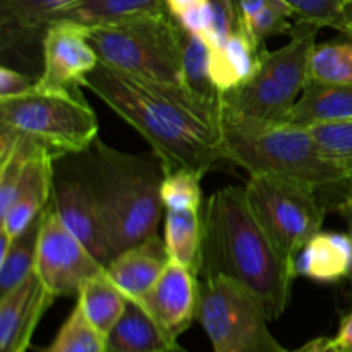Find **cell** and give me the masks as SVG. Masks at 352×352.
Returning a JSON list of instances; mask_svg holds the SVG:
<instances>
[{"label": "cell", "instance_id": "52a82bcc", "mask_svg": "<svg viewBox=\"0 0 352 352\" xmlns=\"http://www.w3.org/2000/svg\"><path fill=\"white\" fill-rule=\"evenodd\" d=\"M0 124L31 138L55 158L81 153L98 138V120L79 91L28 95L0 100Z\"/></svg>", "mask_w": 352, "mask_h": 352}, {"label": "cell", "instance_id": "277c9868", "mask_svg": "<svg viewBox=\"0 0 352 352\" xmlns=\"http://www.w3.org/2000/svg\"><path fill=\"white\" fill-rule=\"evenodd\" d=\"M105 217L112 258L157 236L165 167L155 153H126L96 138L86 174Z\"/></svg>", "mask_w": 352, "mask_h": 352}, {"label": "cell", "instance_id": "ac0fdd59", "mask_svg": "<svg viewBox=\"0 0 352 352\" xmlns=\"http://www.w3.org/2000/svg\"><path fill=\"white\" fill-rule=\"evenodd\" d=\"M352 268V241L349 234L318 230L294 258L296 277L333 284L347 278Z\"/></svg>", "mask_w": 352, "mask_h": 352}, {"label": "cell", "instance_id": "cb8c5ba5", "mask_svg": "<svg viewBox=\"0 0 352 352\" xmlns=\"http://www.w3.org/2000/svg\"><path fill=\"white\" fill-rule=\"evenodd\" d=\"M181 26V24H179ZM212 47L181 28V81L192 95L222 110V91L212 78Z\"/></svg>", "mask_w": 352, "mask_h": 352}, {"label": "cell", "instance_id": "e575fe53", "mask_svg": "<svg viewBox=\"0 0 352 352\" xmlns=\"http://www.w3.org/2000/svg\"><path fill=\"white\" fill-rule=\"evenodd\" d=\"M289 352H342L337 346L333 337H316V339L309 340L305 346H301L296 351Z\"/></svg>", "mask_w": 352, "mask_h": 352}, {"label": "cell", "instance_id": "7402d4cb", "mask_svg": "<svg viewBox=\"0 0 352 352\" xmlns=\"http://www.w3.org/2000/svg\"><path fill=\"white\" fill-rule=\"evenodd\" d=\"M162 12H168L167 0H78L62 10L54 23L65 21L89 30Z\"/></svg>", "mask_w": 352, "mask_h": 352}, {"label": "cell", "instance_id": "8d00e7d4", "mask_svg": "<svg viewBox=\"0 0 352 352\" xmlns=\"http://www.w3.org/2000/svg\"><path fill=\"white\" fill-rule=\"evenodd\" d=\"M342 352H352V311L340 322L339 332L333 337Z\"/></svg>", "mask_w": 352, "mask_h": 352}, {"label": "cell", "instance_id": "44dd1931", "mask_svg": "<svg viewBox=\"0 0 352 352\" xmlns=\"http://www.w3.org/2000/svg\"><path fill=\"white\" fill-rule=\"evenodd\" d=\"M352 119V85L308 82L284 124L311 127Z\"/></svg>", "mask_w": 352, "mask_h": 352}, {"label": "cell", "instance_id": "60d3db41", "mask_svg": "<svg viewBox=\"0 0 352 352\" xmlns=\"http://www.w3.org/2000/svg\"><path fill=\"white\" fill-rule=\"evenodd\" d=\"M181 352H186V351H181Z\"/></svg>", "mask_w": 352, "mask_h": 352}, {"label": "cell", "instance_id": "9a60e30c", "mask_svg": "<svg viewBox=\"0 0 352 352\" xmlns=\"http://www.w3.org/2000/svg\"><path fill=\"white\" fill-rule=\"evenodd\" d=\"M54 301L36 274L0 294V352H26L38 323Z\"/></svg>", "mask_w": 352, "mask_h": 352}, {"label": "cell", "instance_id": "ba28073f", "mask_svg": "<svg viewBox=\"0 0 352 352\" xmlns=\"http://www.w3.org/2000/svg\"><path fill=\"white\" fill-rule=\"evenodd\" d=\"M198 322L213 352H289L272 336L260 302L227 277L199 278Z\"/></svg>", "mask_w": 352, "mask_h": 352}, {"label": "cell", "instance_id": "6da1fadb", "mask_svg": "<svg viewBox=\"0 0 352 352\" xmlns=\"http://www.w3.org/2000/svg\"><path fill=\"white\" fill-rule=\"evenodd\" d=\"M85 86L148 141L165 174L188 168L203 177L227 160L222 110L192 95L181 82L98 64Z\"/></svg>", "mask_w": 352, "mask_h": 352}, {"label": "cell", "instance_id": "7a4b0ae2", "mask_svg": "<svg viewBox=\"0 0 352 352\" xmlns=\"http://www.w3.org/2000/svg\"><path fill=\"white\" fill-rule=\"evenodd\" d=\"M201 220L198 277L230 278L260 302L270 322L280 318L291 301L294 263L254 219L244 188L227 186L213 192Z\"/></svg>", "mask_w": 352, "mask_h": 352}, {"label": "cell", "instance_id": "d590c367", "mask_svg": "<svg viewBox=\"0 0 352 352\" xmlns=\"http://www.w3.org/2000/svg\"><path fill=\"white\" fill-rule=\"evenodd\" d=\"M208 0H167L168 12L174 16V19H181L182 16L189 14L191 10L205 6Z\"/></svg>", "mask_w": 352, "mask_h": 352}, {"label": "cell", "instance_id": "9c48e42d", "mask_svg": "<svg viewBox=\"0 0 352 352\" xmlns=\"http://www.w3.org/2000/svg\"><path fill=\"white\" fill-rule=\"evenodd\" d=\"M244 192L254 219L275 248L294 263L302 246L322 230L325 210L308 191L270 175H250Z\"/></svg>", "mask_w": 352, "mask_h": 352}, {"label": "cell", "instance_id": "484cf974", "mask_svg": "<svg viewBox=\"0 0 352 352\" xmlns=\"http://www.w3.org/2000/svg\"><path fill=\"white\" fill-rule=\"evenodd\" d=\"M40 223L41 215L21 236L12 239L6 253L0 254V294L12 291L34 274Z\"/></svg>", "mask_w": 352, "mask_h": 352}, {"label": "cell", "instance_id": "8992f818", "mask_svg": "<svg viewBox=\"0 0 352 352\" xmlns=\"http://www.w3.org/2000/svg\"><path fill=\"white\" fill-rule=\"evenodd\" d=\"M100 64L158 81L181 82V26L170 12L86 30Z\"/></svg>", "mask_w": 352, "mask_h": 352}, {"label": "cell", "instance_id": "4fadbf2b", "mask_svg": "<svg viewBox=\"0 0 352 352\" xmlns=\"http://www.w3.org/2000/svg\"><path fill=\"white\" fill-rule=\"evenodd\" d=\"M138 302L172 339L179 340L191 323L198 320V274L191 268L168 261L160 278Z\"/></svg>", "mask_w": 352, "mask_h": 352}, {"label": "cell", "instance_id": "ab89813d", "mask_svg": "<svg viewBox=\"0 0 352 352\" xmlns=\"http://www.w3.org/2000/svg\"><path fill=\"white\" fill-rule=\"evenodd\" d=\"M340 215L344 217V219H346V223H347V234H349V237H351V241H352V206H349V208L347 210H344L342 213H340ZM351 280V284H352V268H351V274H349V277H347Z\"/></svg>", "mask_w": 352, "mask_h": 352}, {"label": "cell", "instance_id": "836d02e7", "mask_svg": "<svg viewBox=\"0 0 352 352\" xmlns=\"http://www.w3.org/2000/svg\"><path fill=\"white\" fill-rule=\"evenodd\" d=\"M36 81H31L30 76L10 69L7 65L0 67V100L17 98L33 91Z\"/></svg>", "mask_w": 352, "mask_h": 352}, {"label": "cell", "instance_id": "e0dca14e", "mask_svg": "<svg viewBox=\"0 0 352 352\" xmlns=\"http://www.w3.org/2000/svg\"><path fill=\"white\" fill-rule=\"evenodd\" d=\"M168 261L167 248L157 234L113 256L105 267V274L127 299L138 301L153 287Z\"/></svg>", "mask_w": 352, "mask_h": 352}, {"label": "cell", "instance_id": "d6986e66", "mask_svg": "<svg viewBox=\"0 0 352 352\" xmlns=\"http://www.w3.org/2000/svg\"><path fill=\"white\" fill-rule=\"evenodd\" d=\"M107 352H181L184 351L172 339L153 316L138 301L127 299L126 309L107 333Z\"/></svg>", "mask_w": 352, "mask_h": 352}, {"label": "cell", "instance_id": "5b68a950", "mask_svg": "<svg viewBox=\"0 0 352 352\" xmlns=\"http://www.w3.org/2000/svg\"><path fill=\"white\" fill-rule=\"evenodd\" d=\"M322 28L296 21L291 40L275 52H265L248 81L222 95V119L244 126H278L309 81V55Z\"/></svg>", "mask_w": 352, "mask_h": 352}, {"label": "cell", "instance_id": "1f68e13d", "mask_svg": "<svg viewBox=\"0 0 352 352\" xmlns=\"http://www.w3.org/2000/svg\"><path fill=\"white\" fill-rule=\"evenodd\" d=\"M292 17H294V12L282 0H270L256 16L244 23V28L258 45H265L267 38L274 34L291 33L294 26L291 24Z\"/></svg>", "mask_w": 352, "mask_h": 352}, {"label": "cell", "instance_id": "603a6c76", "mask_svg": "<svg viewBox=\"0 0 352 352\" xmlns=\"http://www.w3.org/2000/svg\"><path fill=\"white\" fill-rule=\"evenodd\" d=\"M76 299V306H79L86 320L105 337L122 316L127 305V298L110 280L105 270L86 278Z\"/></svg>", "mask_w": 352, "mask_h": 352}, {"label": "cell", "instance_id": "f1b7e54d", "mask_svg": "<svg viewBox=\"0 0 352 352\" xmlns=\"http://www.w3.org/2000/svg\"><path fill=\"white\" fill-rule=\"evenodd\" d=\"M201 175L188 168L167 172L162 182V201L165 210L201 208Z\"/></svg>", "mask_w": 352, "mask_h": 352}, {"label": "cell", "instance_id": "7c38bea8", "mask_svg": "<svg viewBox=\"0 0 352 352\" xmlns=\"http://www.w3.org/2000/svg\"><path fill=\"white\" fill-rule=\"evenodd\" d=\"M52 203L65 227L105 268L112 261L109 230L102 206L86 174L58 179L54 186Z\"/></svg>", "mask_w": 352, "mask_h": 352}, {"label": "cell", "instance_id": "83f0119b", "mask_svg": "<svg viewBox=\"0 0 352 352\" xmlns=\"http://www.w3.org/2000/svg\"><path fill=\"white\" fill-rule=\"evenodd\" d=\"M41 352H107V339L74 306L50 346Z\"/></svg>", "mask_w": 352, "mask_h": 352}, {"label": "cell", "instance_id": "3957f363", "mask_svg": "<svg viewBox=\"0 0 352 352\" xmlns=\"http://www.w3.org/2000/svg\"><path fill=\"white\" fill-rule=\"evenodd\" d=\"M227 162L250 175L282 179L315 196L327 213L352 206V174L323 151L308 127H258L222 119Z\"/></svg>", "mask_w": 352, "mask_h": 352}, {"label": "cell", "instance_id": "30bf717a", "mask_svg": "<svg viewBox=\"0 0 352 352\" xmlns=\"http://www.w3.org/2000/svg\"><path fill=\"white\" fill-rule=\"evenodd\" d=\"M102 270L105 268L65 227L50 201L41 213L34 263V274L45 289L55 299L76 298L82 282Z\"/></svg>", "mask_w": 352, "mask_h": 352}, {"label": "cell", "instance_id": "5bb4252c", "mask_svg": "<svg viewBox=\"0 0 352 352\" xmlns=\"http://www.w3.org/2000/svg\"><path fill=\"white\" fill-rule=\"evenodd\" d=\"M57 158L45 146H38L28 160L14 191L12 201L0 213V232L16 239L24 232L54 198V162Z\"/></svg>", "mask_w": 352, "mask_h": 352}, {"label": "cell", "instance_id": "d6a6232c", "mask_svg": "<svg viewBox=\"0 0 352 352\" xmlns=\"http://www.w3.org/2000/svg\"><path fill=\"white\" fill-rule=\"evenodd\" d=\"M212 9V41L210 47L217 48L229 36L244 30V17L239 0H208Z\"/></svg>", "mask_w": 352, "mask_h": 352}, {"label": "cell", "instance_id": "f546056e", "mask_svg": "<svg viewBox=\"0 0 352 352\" xmlns=\"http://www.w3.org/2000/svg\"><path fill=\"white\" fill-rule=\"evenodd\" d=\"M327 155L352 174V119L333 120L308 127Z\"/></svg>", "mask_w": 352, "mask_h": 352}, {"label": "cell", "instance_id": "2e32d148", "mask_svg": "<svg viewBox=\"0 0 352 352\" xmlns=\"http://www.w3.org/2000/svg\"><path fill=\"white\" fill-rule=\"evenodd\" d=\"M78 0H0V50H21L43 40L55 17Z\"/></svg>", "mask_w": 352, "mask_h": 352}, {"label": "cell", "instance_id": "4316f807", "mask_svg": "<svg viewBox=\"0 0 352 352\" xmlns=\"http://www.w3.org/2000/svg\"><path fill=\"white\" fill-rule=\"evenodd\" d=\"M308 82L352 85V38L323 41L313 47Z\"/></svg>", "mask_w": 352, "mask_h": 352}, {"label": "cell", "instance_id": "8fae6325", "mask_svg": "<svg viewBox=\"0 0 352 352\" xmlns=\"http://www.w3.org/2000/svg\"><path fill=\"white\" fill-rule=\"evenodd\" d=\"M41 48L43 71L34 85L40 91H79L100 64L85 28L65 21H57L48 26Z\"/></svg>", "mask_w": 352, "mask_h": 352}, {"label": "cell", "instance_id": "f35d334b", "mask_svg": "<svg viewBox=\"0 0 352 352\" xmlns=\"http://www.w3.org/2000/svg\"><path fill=\"white\" fill-rule=\"evenodd\" d=\"M342 34L352 38V0L347 3V7H346V28H344Z\"/></svg>", "mask_w": 352, "mask_h": 352}, {"label": "cell", "instance_id": "74e56055", "mask_svg": "<svg viewBox=\"0 0 352 352\" xmlns=\"http://www.w3.org/2000/svg\"><path fill=\"white\" fill-rule=\"evenodd\" d=\"M270 0H239L241 3V12H243L244 23L248 19H251L253 16H256L261 9H263Z\"/></svg>", "mask_w": 352, "mask_h": 352}, {"label": "cell", "instance_id": "d4e9b609", "mask_svg": "<svg viewBox=\"0 0 352 352\" xmlns=\"http://www.w3.org/2000/svg\"><path fill=\"white\" fill-rule=\"evenodd\" d=\"M203 220L196 210H165L164 243L170 261L198 274L201 258Z\"/></svg>", "mask_w": 352, "mask_h": 352}, {"label": "cell", "instance_id": "ffe728a7", "mask_svg": "<svg viewBox=\"0 0 352 352\" xmlns=\"http://www.w3.org/2000/svg\"><path fill=\"white\" fill-rule=\"evenodd\" d=\"M267 48L258 45L246 28L234 33L217 48H212V78L222 95L241 86L254 74Z\"/></svg>", "mask_w": 352, "mask_h": 352}, {"label": "cell", "instance_id": "4dcf8cb0", "mask_svg": "<svg viewBox=\"0 0 352 352\" xmlns=\"http://www.w3.org/2000/svg\"><path fill=\"white\" fill-rule=\"evenodd\" d=\"M294 12L298 21L316 24L318 28H332L344 33L346 7L351 0H282Z\"/></svg>", "mask_w": 352, "mask_h": 352}]
</instances>
